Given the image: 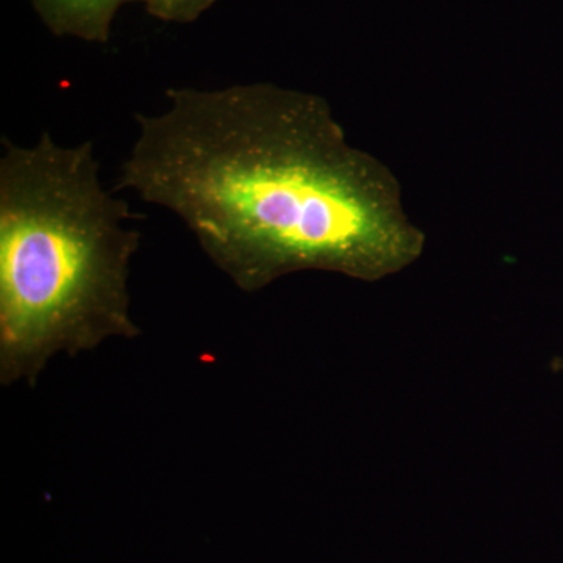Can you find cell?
<instances>
[{"label":"cell","mask_w":563,"mask_h":563,"mask_svg":"<svg viewBox=\"0 0 563 563\" xmlns=\"http://www.w3.org/2000/svg\"><path fill=\"white\" fill-rule=\"evenodd\" d=\"M166 102L136 114L114 191L179 217L240 290L299 272L383 280L424 251L398 180L321 96L239 84L168 88Z\"/></svg>","instance_id":"1"},{"label":"cell","mask_w":563,"mask_h":563,"mask_svg":"<svg viewBox=\"0 0 563 563\" xmlns=\"http://www.w3.org/2000/svg\"><path fill=\"white\" fill-rule=\"evenodd\" d=\"M107 190L92 141L2 139L0 380L35 385L54 355L135 339L129 274L140 232Z\"/></svg>","instance_id":"2"},{"label":"cell","mask_w":563,"mask_h":563,"mask_svg":"<svg viewBox=\"0 0 563 563\" xmlns=\"http://www.w3.org/2000/svg\"><path fill=\"white\" fill-rule=\"evenodd\" d=\"M47 31L91 44L109 43L118 11L135 0H31Z\"/></svg>","instance_id":"3"},{"label":"cell","mask_w":563,"mask_h":563,"mask_svg":"<svg viewBox=\"0 0 563 563\" xmlns=\"http://www.w3.org/2000/svg\"><path fill=\"white\" fill-rule=\"evenodd\" d=\"M151 16L176 24H190L198 21L220 0H135Z\"/></svg>","instance_id":"4"}]
</instances>
